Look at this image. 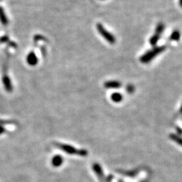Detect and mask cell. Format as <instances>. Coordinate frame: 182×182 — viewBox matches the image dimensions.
I'll list each match as a JSON object with an SVG mask.
<instances>
[{"instance_id": "cell-1", "label": "cell", "mask_w": 182, "mask_h": 182, "mask_svg": "<svg viewBox=\"0 0 182 182\" xmlns=\"http://www.w3.org/2000/svg\"><path fill=\"white\" fill-rule=\"evenodd\" d=\"M166 46H158V47L153 48V49L148 51L147 52L143 54V55L140 57V62L144 64L149 63V62H151V61L154 59L155 57H156L158 55L162 53L163 51L166 50Z\"/></svg>"}, {"instance_id": "cell-6", "label": "cell", "mask_w": 182, "mask_h": 182, "mask_svg": "<svg viewBox=\"0 0 182 182\" xmlns=\"http://www.w3.org/2000/svg\"><path fill=\"white\" fill-rule=\"evenodd\" d=\"M27 62L28 63V65H31V66H34V65H36L38 63V58L36 54H35V52H29L28 57H27Z\"/></svg>"}, {"instance_id": "cell-4", "label": "cell", "mask_w": 182, "mask_h": 182, "mask_svg": "<svg viewBox=\"0 0 182 182\" xmlns=\"http://www.w3.org/2000/svg\"><path fill=\"white\" fill-rule=\"evenodd\" d=\"M59 147L62 148V150H63L64 151L66 152V153H71V154H79V155H82V156H84V155L87 154L86 151H84V150L78 151V150H77L75 148L72 147V146H68V145L60 144L59 145Z\"/></svg>"}, {"instance_id": "cell-15", "label": "cell", "mask_w": 182, "mask_h": 182, "mask_svg": "<svg viewBox=\"0 0 182 182\" xmlns=\"http://www.w3.org/2000/svg\"><path fill=\"white\" fill-rule=\"evenodd\" d=\"M179 3H180L181 7V8H182V0H179Z\"/></svg>"}, {"instance_id": "cell-5", "label": "cell", "mask_w": 182, "mask_h": 182, "mask_svg": "<svg viewBox=\"0 0 182 182\" xmlns=\"http://www.w3.org/2000/svg\"><path fill=\"white\" fill-rule=\"evenodd\" d=\"M2 83H3L4 87H5V90L8 93H11L13 90V87H12V84H11V81L10 80L9 77L7 75H4L3 77H2Z\"/></svg>"}, {"instance_id": "cell-11", "label": "cell", "mask_w": 182, "mask_h": 182, "mask_svg": "<svg viewBox=\"0 0 182 182\" xmlns=\"http://www.w3.org/2000/svg\"><path fill=\"white\" fill-rule=\"evenodd\" d=\"M62 157L59 156H55V157L53 158V160H52V164H53V166H59L62 164Z\"/></svg>"}, {"instance_id": "cell-2", "label": "cell", "mask_w": 182, "mask_h": 182, "mask_svg": "<svg viewBox=\"0 0 182 182\" xmlns=\"http://www.w3.org/2000/svg\"><path fill=\"white\" fill-rule=\"evenodd\" d=\"M96 29H97L98 32L100 34L102 37L104 38L106 41H107L110 44H115L116 42V37H114V35L112 34H111L110 32L107 31L104 27L102 26L101 24H97L96 25Z\"/></svg>"}, {"instance_id": "cell-16", "label": "cell", "mask_w": 182, "mask_h": 182, "mask_svg": "<svg viewBox=\"0 0 182 182\" xmlns=\"http://www.w3.org/2000/svg\"><path fill=\"white\" fill-rule=\"evenodd\" d=\"M180 111H181V113H182V105H181V109H180Z\"/></svg>"}, {"instance_id": "cell-14", "label": "cell", "mask_w": 182, "mask_h": 182, "mask_svg": "<svg viewBox=\"0 0 182 182\" xmlns=\"http://www.w3.org/2000/svg\"><path fill=\"white\" fill-rule=\"evenodd\" d=\"M4 131H5V129H4V128L2 127V125H0V134H2Z\"/></svg>"}, {"instance_id": "cell-8", "label": "cell", "mask_w": 182, "mask_h": 182, "mask_svg": "<svg viewBox=\"0 0 182 182\" xmlns=\"http://www.w3.org/2000/svg\"><path fill=\"white\" fill-rule=\"evenodd\" d=\"M0 22L2 23L4 26H7L8 24V20L7 18L5 12L4 11L3 8L0 6Z\"/></svg>"}, {"instance_id": "cell-10", "label": "cell", "mask_w": 182, "mask_h": 182, "mask_svg": "<svg viewBox=\"0 0 182 182\" xmlns=\"http://www.w3.org/2000/svg\"><path fill=\"white\" fill-rule=\"evenodd\" d=\"M180 37H181L180 32L178 31H173L172 34H171L170 40H174V41H178L180 40Z\"/></svg>"}, {"instance_id": "cell-7", "label": "cell", "mask_w": 182, "mask_h": 182, "mask_svg": "<svg viewBox=\"0 0 182 182\" xmlns=\"http://www.w3.org/2000/svg\"><path fill=\"white\" fill-rule=\"evenodd\" d=\"M105 87L110 88V89H116V88H119L122 86V84L117 81H106L104 84Z\"/></svg>"}, {"instance_id": "cell-12", "label": "cell", "mask_w": 182, "mask_h": 182, "mask_svg": "<svg viewBox=\"0 0 182 182\" xmlns=\"http://www.w3.org/2000/svg\"><path fill=\"white\" fill-rule=\"evenodd\" d=\"M126 90H127V92H128L129 93H132L134 92V87L133 85L129 84L126 87Z\"/></svg>"}, {"instance_id": "cell-9", "label": "cell", "mask_w": 182, "mask_h": 182, "mask_svg": "<svg viewBox=\"0 0 182 182\" xmlns=\"http://www.w3.org/2000/svg\"><path fill=\"white\" fill-rule=\"evenodd\" d=\"M111 99L113 102H119L123 99V96L121 93H113L111 96Z\"/></svg>"}, {"instance_id": "cell-3", "label": "cell", "mask_w": 182, "mask_h": 182, "mask_svg": "<svg viewBox=\"0 0 182 182\" xmlns=\"http://www.w3.org/2000/svg\"><path fill=\"white\" fill-rule=\"evenodd\" d=\"M164 28H165L164 25L162 24V23H160V24H159V25H157L156 29V32H155V34H153V36L150 39V45L153 46H156V44L157 43L159 38H160V35H161L162 33H163V31H164Z\"/></svg>"}, {"instance_id": "cell-13", "label": "cell", "mask_w": 182, "mask_h": 182, "mask_svg": "<svg viewBox=\"0 0 182 182\" xmlns=\"http://www.w3.org/2000/svg\"><path fill=\"white\" fill-rule=\"evenodd\" d=\"M7 40H8V37L7 36H4L3 37H2L1 39H0V42H2V43L6 42Z\"/></svg>"}]
</instances>
